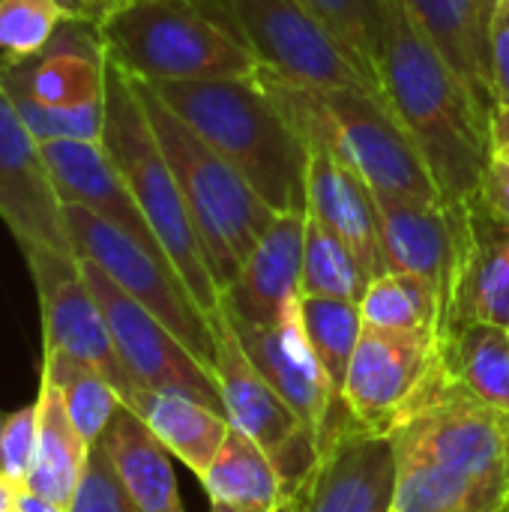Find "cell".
Listing matches in <instances>:
<instances>
[{
    "label": "cell",
    "mask_w": 509,
    "mask_h": 512,
    "mask_svg": "<svg viewBox=\"0 0 509 512\" xmlns=\"http://www.w3.org/2000/svg\"><path fill=\"white\" fill-rule=\"evenodd\" d=\"M63 21L54 0H0V75L36 57Z\"/></svg>",
    "instance_id": "cell-34"
},
{
    "label": "cell",
    "mask_w": 509,
    "mask_h": 512,
    "mask_svg": "<svg viewBox=\"0 0 509 512\" xmlns=\"http://www.w3.org/2000/svg\"><path fill=\"white\" fill-rule=\"evenodd\" d=\"M102 144L123 174L132 198L162 243L168 261L180 273L183 285L213 321L222 303V291L213 279L204 243L186 207L183 189L171 162L153 132L144 102L132 78L105 57V135Z\"/></svg>",
    "instance_id": "cell-6"
},
{
    "label": "cell",
    "mask_w": 509,
    "mask_h": 512,
    "mask_svg": "<svg viewBox=\"0 0 509 512\" xmlns=\"http://www.w3.org/2000/svg\"><path fill=\"white\" fill-rule=\"evenodd\" d=\"M303 138L309 144L306 213L318 216L333 234H339L354 249L369 279L384 276L390 267H387V252H384L378 195L324 141L312 135H303Z\"/></svg>",
    "instance_id": "cell-18"
},
{
    "label": "cell",
    "mask_w": 509,
    "mask_h": 512,
    "mask_svg": "<svg viewBox=\"0 0 509 512\" xmlns=\"http://www.w3.org/2000/svg\"><path fill=\"white\" fill-rule=\"evenodd\" d=\"M303 3L342 42V48L360 63L369 81L381 90L387 0H303Z\"/></svg>",
    "instance_id": "cell-33"
},
{
    "label": "cell",
    "mask_w": 509,
    "mask_h": 512,
    "mask_svg": "<svg viewBox=\"0 0 509 512\" xmlns=\"http://www.w3.org/2000/svg\"><path fill=\"white\" fill-rule=\"evenodd\" d=\"M144 84L219 150L276 213H306L309 144L261 69L252 75Z\"/></svg>",
    "instance_id": "cell-3"
},
{
    "label": "cell",
    "mask_w": 509,
    "mask_h": 512,
    "mask_svg": "<svg viewBox=\"0 0 509 512\" xmlns=\"http://www.w3.org/2000/svg\"><path fill=\"white\" fill-rule=\"evenodd\" d=\"M21 489L24 486H18L15 480L0 474V512H15V501H18Z\"/></svg>",
    "instance_id": "cell-43"
},
{
    "label": "cell",
    "mask_w": 509,
    "mask_h": 512,
    "mask_svg": "<svg viewBox=\"0 0 509 512\" xmlns=\"http://www.w3.org/2000/svg\"><path fill=\"white\" fill-rule=\"evenodd\" d=\"M69 18H75V21H93V24H99L120 0H54Z\"/></svg>",
    "instance_id": "cell-41"
},
{
    "label": "cell",
    "mask_w": 509,
    "mask_h": 512,
    "mask_svg": "<svg viewBox=\"0 0 509 512\" xmlns=\"http://www.w3.org/2000/svg\"><path fill=\"white\" fill-rule=\"evenodd\" d=\"M21 255L39 300L42 351H60L90 363L114 384L123 405L132 408L144 390L132 381L117 354L108 321L81 273V261L54 249H27Z\"/></svg>",
    "instance_id": "cell-12"
},
{
    "label": "cell",
    "mask_w": 509,
    "mask_h": 512,
    "mask_svg": "<svg viewBox=\"0 0 509 512\" xmlns=\"http://www.w3.org/2000/svg\"><path fill=\"white\" fill-rule=\"evenodd\" d=\"M75 258L93 261L135 303L156 315L210 372L216 369V330L201 312L165 252H156L81 204H63Z\"/></svg>",
    "instance_id": "cell-8"
},
{
    "label": "cell",
    "mask_w": 509,
    "mask_h": 512,
    "mask_svg": "<svg viewBox=\"0 0 509 512\" xmlns=\"http://www.w3.org/2000/svg\"><path fill=\"white\" fill-rule=\"evenodd\" d=\"M468 321H489L509 330V225L477 204H471V237L450 333Z\"/></svg>",
    "instance_id": "cell-24"
},
{
    "label": "cell",
    "mask_w": 509,
    "mask_h": 512,
    "mask_svg": "<svg viewBox=\"0 0 509 512\" xmlns=\"http://www.w3.org/2000/svg\"><path fill=\"white\" fill-rule=\"evenodd\" d=\"M369 282L372 279L354 249L339 234H333L318 216L306 213L300 297H339L360 303Z\"/></svg>",
    "instance_id": "cell-31"
},
{
    "label": "cell",
    "mask_w": 509,
    "mask_h": 512,
    "mask_svg": "<svg viewBox=\"0 0 509 512\" xmlns=\"http://www.w3.org/2000/svg\"><path fill=\"white\" fill-rule=\"evenodd\" d=\"M45 165L57 186L63 204H81L102 216L105 222L117 225L138 243L165 252L156 240L150 222L144 219L138 201L132 198L123 174L117 171L114 159L108 156L105 144L93 141H45L42 144Z\"/></svg>",
    "instance_id": "cell-21"
},
{
    "label": "cell",
    "mask_w": 509,
    "mask_h": 512,
    "mask_svg": "<svg viewBox=\"0 0 509 512\" xmlns=\"http://www.w3.org/2000/svg\"><path fill=\"white\" fill-rule=\"evenodd\" d=\"M24 126L36 135L39 144L45 141H93L102 144L105 135V99L75 108H54L42 105L24 93L6 90Z\"/></svg>",
    "instance_id": "cell-35"
},
{
    "label": "cell",
    "mask_w": 509,
    "mask_h": 512,
    "mask_svg": "<svg viewBox=\"0 0 509 512\" xmlns=\"http://www.w3.org/2000/svg\"><path fill=\"white\" fill-rule=\"evenodd\" d=\"M216 330V384L225 417L234 429L249 435L279 468L288 498L303 486L318 462V438L297 417V411L276 393V387L252 366L240 348L222 309L213 315Z\"/></svg>",
    "instance_id": "cell-10"
},
{
    "label": "cell",
    "mask_w": 509,
    "mask_h": 512,
    "mask_svg": "<svg viewBox=\"0 0 509 512\" xmlns=\"http://www.w3.org/2000/svg\"><path fill=\"white\" fill-rule=\"evenodd\" d=\"M387 267L423 276L441 300L438 345L453 327L459 279L471 237V204L450 207L444 201L378 198Z\"/></svg>",
    "instance_id": "cell-14"
},
{
    "label": "cell",
    "mask_w": 509,
    "mask_h": 512,
    "mask_svg": "<svg viewBox=\"0 0 509 512\" xmlns=\"http://www.w3.org/2000/svg\"><path fill=\"white\" fill-rule=\"evenodd\" d=\"M441 357L456 384L480 402L509 414V330L489 321L459 324L444 342Z\"/></svg>",
    "instance_id": "cell-28"
},
{
    "label": "cell",
    "mask_w": 509,
    "mask_h": 512,
    "mask_svg": "<svg viewBox=\"0 0 509 512\" xmlns=\"http://www.w3.org/2000/svg\"><path fill=\"white\" fill-rule=\"evenodd\" d=\"M396 510L486 512L509 501V414L447 378L390 435Z\"/></svg>",
    "instance_id": "cell-1"
},
{
    "label": "cell",
    "mask_w": 509,
    "mask_h": 512,
    "mask_svg": "<svg viewBox=\"0 0 509 512\" xmlns=\"http://www.w3.org/2000/svg\"><path fill=\"white\" fill-rule=\"evenodd\" d=\"M261 66L309 87L378 90L303 0H225ZM381 93V90H378Z\"/></svg>",
    "instance_id": "cell-13"
},
{
    "label": "cell",
    "mask_w": 509,
    "mask_h": 512,
    "mask_svg": "<svg viewBox=\"0 0 509 512\" xmlns=\"http://www.w3.org/2000/svg\"><path fill=\"white\" fill-rule=\"evenodd\" d=\"M300 315L306 339L321 363L336 405H345L348 369L363 333V309L354 300L339 297H300Z\"/></svg>",
    "instance_id": "cell-29"
},
{
    "label": "cell",
    "mask_w": 509,
    "mask_h": 512,
    "mask_svg": "<svg viewBox=\"0 0 509 512\" xmlns=\"http://www.w3.org/2000/svg\"><path fill=\"white\" fill-rule=\"evenodd\" d=\"M384 18L381 93L426 159L444 204L468 207L477 201L483 168L492 159L489 114L420 33L402 0H387Z\"/></svg>",
    "instance_id": "cell-2"
},
{
    "label": "cell",
    "mask_w": 509,
    "mask_h": 512,
    "mask_svg": "<svg viewBox=\"0 0 509 512\" xmlns=\"http://www.w3.org/2000/svg\"><path fill=\"white\" fill-rule=\"evenodd\" d=\"M39 375H45L60 390L72 426L93 447L105 435L117 408L123 405L114 384L99 369H93L90 363L75 360V357L60 354V351H42Z\"/></svg>",
    "instance_id": "cell-30"
},
{
    "label": "cell",
    "mask_w": 509,
    "mask_h": 512,
    "mask_svg": "<svg viewBox=\"0 0 509 512\" xmlns=\"http://www.w3.org/2000/svg\"><path fill=\"white\" fill-rule=\"evenodd\" d=\"M489 147L492 156L509 162V105H492L489 111Z\"/></svg>",
    "instance_id": "cell-40"
},
{
    "label": "cell",
    "mask_w": 509,
    "mask_h": 512,
    "mask_svg": "<svg viewBox=\"0 0 509 512\" xmlns=\"http://www.w3.org/2000/svg\"><path fill=\"white\" fill-rule=\"evenodd\" d=\"M69 512H144L123 489L105 447L96 441L87 453L84 474L69 501Z\"/></svg>",
    "instance_id": "cell-36"
},
{
    "label": "cell",
    "mask_w": 509,
    "mask_h": 512,
    "mask_svg": "<svg viewBox=\"0 0 509 512\" xmlns=\"http://www.w3.org/2000/svg\"><path fill=\"white\" fill-rule=\"evenodd\" d=\"M99 444L105 447L123 489L132 495V501L141 510L183 512L177 477L171 468V453L129 405L117 408Z\"/></svg>",
    "instance_id": "cell-23"
},
{
    "label": "cell",
    "mask_w": 509,
    "mask_h": 512,
    "mask_svg": "<svg viewBox=\"0 0 509 512\" xmlns=\"http://www.w3.org/2000/svg\"><path fill=\"white\" fill-rule=\"evenodd\" d=\"M132 411L153 429L165 450L174 459H180L195 477H201L213 465L231 432V423L222 411L180 393L144 390L135 399Z\"/></svg>",
    "instance_id": "cell-26"
},
{
    "label": "cell",
    "mask_w": 509,
    "mask_h": 512,
    "mask_svg": "<svg viewBox=\"0 0 509 512\" xmlns=\"http://www.w3.org/2000/svg\"><path fill=\"white\" fill-rule=\"evenodd\" d=\"M33 453H36V402L6 414V426L0 435V474L24 486L33 468Z\"/></svg>",
    "instance_id": "cell-37"
},
{
    "label": "cell",
    "mask_w": 509,
    "mask_h": 512,
    "mask_svg": "<svg viewBox=\"0 0 509 512\" xmlns=\"http://www.w3.org/2000/svg\"><path fill=\"white\" fill-rule=\"evenodd\" d=\"M486 512H509V501H504V504H498V507H492V510Z\"/></svg>",
    "instance_id": "cell-45"
},
{
    "label": "cell",
    "mask_w": 509,
    "mask_h": 512,
    "mask_svg": "<svg viewBox=\"0 0 509 512\" xmlns=\"http://www.w3.org/2000/svg\"><path fill=\"white\" fill-rule=\"evenodd\" d=\"M210 512H243V510H234V507H228V504H210ZM282 512H291L288 507Z\"/></svg>",
    "instance_id": "cell-44"
},
{
    "label": "cell",
    "mask_w": 509,
    "mask_h": 512,
    "mask_svg": "<svg viewBox=\"0 0 509 512\" xmlns=\"http://www.w3.org/2000/svg\"><path fill=\"white\" fill-rule=\"evenodd\" d=\"M492 87L495 105H509V0L498 3L492 21Z\"/></svg>",
    "instance_id": "cell-39"
},
{
    "label": "cell",
    "mask_w": 509,
    "mask_h": 512,
    "mask_svg": "<svg viewBox=\"0 0 509 512\" xmlns=\"http://www.w3.org/2000/svg\"><path fill=\"white\" fill-rule=\"evenodd\" d=\"M96 27L105 57L138 81L228 78L261 69L231 12L204 0H120Z\"/></svg>",
    "instance_id": "cell-4"
},
{
    "label": "cell",
    "mask_w": 509,
    "mask_h": 512,
    "mask_svg": "<svg viewBox=\"0 0 509 512\" xmlns=\"http://www.w3.org/2000/svg\"><path fill=\"white\" fill-rule=\"evenodd\" d=\"M261 72L297 129L324 141L378 198L444 201L426 159L390 111L384 93L369 87H309L264 66Z\"/></svg>",
    "instance_id": "cell-5"
},
{
    "label": "cell",
    "mask_w": 509,
    "mask_h": 512,
    "mask_svg": "<svg viewBox=\"0 0 509 512\" xmlns=\"http://www.w3.org/2000/svg\"><path fill=\"white\" fill-rule=\"evenodd\" d=\"M360 309L363 324L384 330H426L438 336L441 300L423 276L387 270L369 282Z\"/></svg>",
    "instance_id": "cell-32"
},
{
    "label": "cell",
    "mask_w": 509,
    "mask_h": 512,
    "mask_svg": "<svg viewBox=\"0 0 509 512\" xmlns=\"http://www.w3.org/2000/svg\"><path fill=\"white\" fill-rule=\"evenodd\" d=\"M15 512H69V510H66V507H60V504H54V501H48V498H42V495H36V492H30V489H21L18 501H15Z\"/></svg>",
    "instance_id": "cell-42"
},
{
    "label": "cell",
    "mask_w": 509,
    "mask_h": 512,
    "mask_svg": "<svg viewBox=\"0 0 509 512\" xmlns=\"http://www.w3.org/2000/svg\"><path fill=\"white\" fill-rule=\"evenodd\" d=\"M3 426H6V414L0 411V435H3Z\"/></svg>",
    "instance_id": "cell-47"
},
{
    "label": "cell",
    "mask_w": 509,
    "mask_h": 512,
    "mask_svg": "<svg viewBox=\"0 0 509 512\" xmlns=\"http://www.w3.org/2000/svg\"><path fill=\"white\" fill-rule=\"evenodd\" d=\"M501 0H402L420 33L444 54L471 96L489 114L492 87V21Z\"/></svg>",
    "instance_id": "cell-22"
},
{
    "label": "cell",
    "mask_w": 509,
    "mask_h": 512,
    "mask_svg": "<svg viewBox=\"0 0 509 512\" xmlns=\"http://www.w3.org/2000/svg\"><path fill=\"white\" fill-rule=\"evenodd\" d=\"M483 213H489L492 219L509 225V162L492 156L489 165L483 168L480 177V189H477V201H474Z\"/></svg>",
    "instance_id": "cell-38"
},
{
    "label": "cell",
    "mask_w": 509,
    "mask_h": 512,
    "mask_svg": "<svg viewBox=\"0 0 509 512\" xmlns=\"http://www.w3.org/2000/svg\"><path fill=\"white\" fill-rule=\"evenodd\" d=\"M396 447L390 435H372L357 420L333 432L318 462L291 495V512H393L396 510Z\"/></svg>",
    "instance_id": "cell-15"
},
{
    "label": "cell",
    "mask_w": 509,
    "mask_h": 512,
    "mask_svg": "<svg viewBox=\"0 0 509 512\" xmlns=\"http://www.w3.org/2000/svg\"><path fill=\"white\" fill-rule=\"evenodd\" d=\"M198 480L210 504H228L234 510L282 512L291 501L273 459L234 426L219 456Z\"/></svg>",
    "instance_id": "cell-27"
},
{
    "label": "cell",
    "mask_w": 509,
    "mask_h": 512,
    "mask_svg": "<svg viewBox=\"0 0 509 512\" xmlns=\"http://www.w3.org/2000/svg\"><path fill=\"white\" fill-rule=\"evenodd\" d=\"M153 132L177 174L186 207L204 243L213 279L225 291L240 273L255 243L279 216L255 186L198 132H192L144 81H135Z\"/></svg>",
    "instance_id": "cell-7"
},
{
    "label": "cell",
    "mask_w": 509,
    "mask_h": 512,
    "mask_svg": "<svg viewBox=\"0 0 509 512\" xmlns=\"http://www.w3.org/2000/svg\"><path fill=\"white\" fill-rule=\"evenodd\" d=\"M81 261V258H78ZM81 273L108 321L117 354L141 390L180 393L225 414L216 375L141 303L108 279L93 261H81Z\"/></svg>",
    "instance_id": "cell-11"
},
{
    "label": "cell",
    "mask_w": 509,
    "mask_h": 512,
    "mask_svg": "<svg viewBox=\"0 0 509 512\" xmlns=\"http://www.w3.org/2000/svg\"><path fill=\"white\" fill-rule=\"evenodd\" d=\"M204 3H210V6H219V9H228V3H225V0H204Z\"/></svg>",
    "instance_id": "cell-46"
},
{
    "label": "cell",
    "mask_w": 509,
    "mask_h": 512,
    "mask_svg": "<svg viewBox=\"0 0 509 512\" xmlns=\"http://www.w3.org/2000/svg\"><path fill=\"white\" fill-rule=\"evenodd\" d=\"M0 219L18 249H54L75 255L63 201L42 156V144L18 117L0 75Z\"/></svg>",
    "instance_id": "cell-17"
},
{
    "label": "cell",
    "mask_w": 509,
    "mask_h": 512,
    "mask_svg": "<svg viewBox=\"0 0 509 512\" xmlns=\"http://www.w3.org/2000/svg\"><path fill=\"white\" fill-rule=\"evenodd\" d=\"M306 213H279L267 234L255 243L234 282L222 291V309L246 324H276L282 312L300 300Z\"/></svg>",
    "instance_id": "cell-19"
},
{
    "label": "cell",
    "mask_w": 509,
    "mask_h": 512,
    "mask_svg": "<svg viewBox=\"0 0 509 512\" xmlns=\"http://www.w3.org/2000/svg\"><path fill=\"white\" fill-rule=\"evenodd\" d=\"M222 309V306H219ZM225 321L231 324L240 348L252 360V366L276 387V393L297 411V417L315 432L318 450L321 444L339 432L345 423H351V411L345 405H336L330 384L321 372V363L306 339L300 300H294L276 324L258 327L231 318L222 309Z\"/></svg>",
    "instance_id": "cell-16"
},
{
    "label": "cell",
    "mask_w": 509,
    "mask_h": 512,
    "mask_svg": "<svg viewBox=\"0 0 509 512\" xmlns=\"http://www.w3.org/2000/svg\"><path fill=\"white\" fill-rule=\"evenodd\" d=\"M87 453H90V444L72 426L60 390L45 375H39L36 453H33V468L27 474L24 489L69 510V501L84 474Z\"/></svg>",
    "instance_id": "cell-25"
},
{
    "label": "cell",
    "mask_w": 509,
    "mask_h": 512,
    "mask_svg": "<svg viewBox=\"0 0 509 512\" xmlns=\"http://www.w3.org/2000/svg\"><path fill=\"white\" fill-rule=\"evenodd\" d=\"M3 87L42 105L75 108L105 99V45L93 21H63L48 45L3 75Z\"/></svg>",
    "instance_id": "cell-20"
},
{
    "label": "cell",
    "mask_w": 509,
    "mask_h": 512,
    "mask_svg": "<svg viewBox=\"0 0 509 512\" xmlns=\"http://www.w3.org/2000/svg\"><path fill=\"white\" fill-rule=\"evenodd\" d=\"M444 378L435 333L363 324L342 399L366 432L393 435Z\"/></svg>",
    "instance_id": "cell-9"
}]
</instances>
